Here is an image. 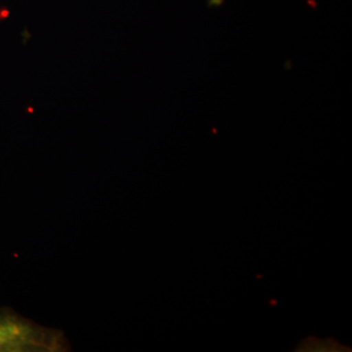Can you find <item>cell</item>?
<instances>
[{
	"mask_svg": "<svg viewBox=\"0 0 352 352\" xmlns=\"http://www.w3.org/2000/svg\"><path fill=\"white\" fill-rule=\"evenodd\" d=\"M71 344L57 329L39 325L10 308L0 309V352H67Z\"/></svg>",
	"mask_w": 352,
	"mask_h": 352,
	"instance_id": "1",
	"label": "cell"
}]
</instances>
